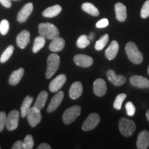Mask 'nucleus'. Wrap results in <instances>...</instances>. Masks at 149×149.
<instances>
[{
    "instance_id": "f257e3e1",
    "label": "nucleus",
    "mask_w": 149,
    "mask_h": 149,
    "mask_svg": "<svg viewBox=\"0 0 149 149\" xmlns=\"http://www.w3.org/2000/svg\"><path fill=\"white\" fill-rule=\"evenodd\" d=\"M38 31L41 36L47 40H53L59 36V31L55 25L51 23H41L38 26Z\"/></svg>"
},
{
    "instance_id": "f03ea898",
    "label": "nucleus",
    "mask_w": 149,
    "mask_h": 149,
    "mask_svg": "<svg viewBox=\"0 0 149 149\" xmlns=\"http://www.w3.org/2000/svg\"><path fill=\"white\" fill-rule=\"evenodd\" d=\"M125 50L126 55L131 62L135 64H139L142 62L143 59H144L143 55L139 51L138 48L135 43L133 42H128L126 45Z\"/></svg>"
},
{
    "instance_id": "7ed1b4c3",
    "label": "nucleus",
    "mask_w": 149,
    "mask_h": 149,
    "mask_svg": "<svg viewBox=\"0 0 149 149\" xmlns=\"http://www.w3.org/2000/svg\"><path fill=\"white\" fill-rule=\"evenodd\" d=\"M60 64L59 56L56 53H52L48 56L47 59V70L46 72V77L50 79L57 72Z\"/></svg>"
},
{
    "instance_id": "20e7f679",
    "label": "nucleus",
    "mask_w": 149,
    "mask_h": 149,
    "mask_svg": "<svg viewBox=\"0 0 149 149\" xmlns=\"http://www.w3.org/2000/svg\"><path fill=\"white\" fill-rule=\"evenodd\" d=\"M119 128L123 135L125 137H130L135 133L136 125L133 121L122 117L119 121Z\"/></svg>"
},
{
    "instance_id": "39448f33",
    "label": "nucleus",
    "mask_w": 149,
    "mask_h": 149,
    "mask_svg": "<svg viewBox=\"0 0 149 149\" xmlns=\"http://www.w3.org/2000/svg\"><path fill=\"white\" fill-rule=\"evenodd\" d=\"M80 113H81V107L79 106L76 105L68 108L63 114V122L65 124H71L79 117Z\"/></svg>"
},
{
    "instance_id": "423d86ee",
    "label": "nucleus",
    "mask_w": 149,
    "mask_h": 149,
    "mask_svg": "<svg viewBox=\"0 0 149 149\" xmlns=\"http://www.w3.org/2000/svg\"><path fill=\"white\" fill-rule=\"evenodd\" d=\"M26 117L30 125L32 127H35L42 120V117L41 114V110L35 107L31 108L29 111L28 112Z\"/></svg>"
},
{
    "instance_id": "0eeeda50",
    "label": "nucleus",
    "mask_w": 149,
    "mask_h": 149,
    "mask_svg": "<svg viewBox=\"0 0 149 149\" xmlns=\"http://www.w3.org/2000/svg\"><path fill=\"white\" fill-rule=\"evenodd\" d=\"M100 122V117L95 113H91L83 123L82 129L84 131H89L94 129Z\"/></svg>"
},
{
    "instance_id": "6e6552de",
    "label": "nucleus",
    "mask_w": 149,
    "mask_h": 149,
    "mask_svg": "<svg viewBox=\"0 0 149 149\" xmlns=\"http://www.w3.org/2000/svg\"><path fill=\"white\" fill-rule=\"evenodd\" d=\"M19 119V113L17 110H13L7 115L6 127L8 130H14L17 128Z\"/></svg>"
},
{
    "instance_id": "1a4fd4ad",
    "label": "nucleus",
    "mask_w": 149,
    "mask_h": 149,
    "mask_svg": "<svg viewBox=\"0 0 149 149\" xmlns=\"http://www.w3.org/2000/svg\"><path fill=\"white\" fill-rule=\"evenodd\" d=\"M66 81V76L64 74H61L57 76L49 84V90L52 93H55L59 91L62 88L65 82Z\"/></svg>"
},
{
    "instance_id": "9d476101",
    "label": "nucleus",
    "mask_w": 149,
    "mask_h": 149,
    "mask_svg": "<svg viewBox=\"0 0 149 149\" xmlns=\"http://www.w3.org/2000/svg\"><path fill=\"white\" fill-rule=\"evenodd\" d=\"M73 60L77 66L82 68H88L92 66L93 64V59L92 57L82 54H79L74 56Z\"/></svg>"
},
{
    "instance_id": "9b49d317",
    "label": "nucleus",
    "mask_w": 149,
    "mask_h": 149,
    "mask_svg": "<svg viewBox=\"0 0 149 149\" xmlns=\"http://www.w3.org/2000/svg\"><path fill=\"white\" fill-rule=\"evenodd\" d=\"M107 91V83L105 80L101 78L97 79L93 83V92L97 97H102L106 94Z\"/></svg>"
},
{
    "instance_id": "f8f14e48",
    "label": "nucleus",
    "mask_w": 149,
    "mask_h": 149,
    "mask_svg": "<svg viewBox=\"0 0 149 149\" xmlns=\"http://www.w3.org/2000/svg\"><path fill=\"white\" fill-rule=\"evenodd\" d=\"M33 10V3H28L20 10L17 15V21L20 23H24L28 19Z\"/></svg>"
},
{
    "instance_id": "ddd939ff",
    "label": "nucleus",
    "mask_w": 149,
    "mask_h": 149,
    "mask_svg": "<svg viewBox=\"0 0 149 149\" xmlns=\"http://www.w3.org/2000/svg\"><path fill=\"white\" fill-rule=\"evenodd\" d=\"M107 76L109 81L116 86H120L124 84L126 81V79L124 76L116 74L115 72L113 70H108L107 72Z\"/></svg>"
},
{
    "instance_id": "4468645a",
    "label": "nucleus",
    "mask_w": 149,
    "mask_h": 149,
    "mask_svg": "<svg viewBox=\"0 0 149 149\" xmlns=\"http://www.w3.org/2000/svg\"><path fill=\"white\" fill-rule=\"evenodd\" d=\"M64 93L62 91H59L52 98L51 102H50L49 105L47 108V112L48 113H53L59 107V106L60 105L61 102H62L63 99H64Z\"/></svg>"
},
{
    "instance_id": "2eb2a0df",
    "label": "nucleus",
    "mask_w": 149,
    "mask_h": 149,
    "mask_svg": "<svg viewBox=\"0 0 149 149\" xmlns=\"http://www.w3.org/2000/svg\"><path fill=\"white\" fill-rule=\"evenodd\" d=\"M130 82L134 86L139 88H149V80L139 75H133L130 78Z\"/></svg>"
},
{
    "instance_id": "dca6fc26",
    "label": "nucleus",
    "mask_w": 149,
    "mask_h": 149,
    "mask_svg": "<svg viewBox=\"0 0 149 149\" xmlns=\"http://www.w3.org/2000/svg\"><path fill=\"white\" fill-rule=\"evenodd\" d=\"M149 146V132L143 130L139 133L137 140V148L138 149H146Z\"/></svg>"
},
{
    "instance_id": "f3484780",
    "label": "nucleus",
    "mask_w": 149,
    "mask_h": 149,
    "mask_svg": "<svg viewBox=\"0 0 149 149\" xmlns=\"http://www.w3.org/2000/svg\"><path fill=\"white\" fill-rule=\"evenodd\" d=\"M30 37L31 35L29 31L26 30H24L21 33H19L16 39V42L17 46L22 49H24L26 47L30 42Z\"/></svg>"
},
{
    "instance_id": "a211bd4d",
    "label": "nucleus",
    "mask_w": 149,
    "mask_h": 149,
    "mask_svg": "<svg viewBox=\"0 0 149 149\" xmlns=\"http://www.w3.org/2000/svg\"><path fill=\"white\" fill-rule=\"evenodd\" d=\"M83 86L80 81H75L71 85L69 89V96L72 100H77L81 95Z\"/></svg>"
},
{
    "instance_id": "6ab92c4d",
    "label": "nucleus",
    "mask_w": 149,
    "mask_h": 149,
    "mask_svg": "<svg viewBox=\"0 0 149 149\" xmlns=\"http://www.w3.org/2000/svg\"><path fill=\"white\" fill-rule=\"evenodd\" d=\"M115 10L116 14V18L119 22H124L127 18L126 8L123 3L118 2L115 5Z\"/></svg>"
},
{
    "instance_id": "aec40b11",
    "label": "nucleus",
    "mask_w": 149,
    "mask_h": 149,
    "mask_svg": "<svg viewBox=\"0 0 149 149\" xmlns=\"http://www.w3.org/2000/svg\"><path fill=\"white\" fill-rule=\"evenodd\" d=\"M119 48H120V46H119L118 42L115 40L113 41L105 51V56L109 60H112L115 58L119 51Z\"/></svg>"
},
{
    "instance_id": "412c9836",
    "label": "nucleus",
    "mask_w": 149,
    "mask_h": 149,
    "mask_svg": "<svg viewBox=\"0 0 149 149\" xmlns=\"http://www.w3.org/2000/svg\"><path fill=\"white\" fill-rule=\"evenodd\" d=\"M65 46V41L61 37H57L52 40L49 45V49L52 52H59L64 49Z\"/></svg>"
},
{
    "instance_id": "4be33fe9",
    "label": "nucleus",
    "mask_w": 149,
    "mask_h": 149,
    "mask_svg": "<svg viewBox=\"0 0 149 149\" xmlns=\"http://www.w3.org/2000/svg\"><path fill=\"white\" fill-rule=\"evenodd\" d=\"M61 10V6L59 5H55L53 6L48 7L46 9V10H44V12L42 13V15L45 17L48 18H52L58 15L60 13Z\"/></svg>"
},
{
    "instance_id": "5701e85b",
    "label": "nucleus",
    "mask_w": 149,
    "mask_h": 149,
    "mask_svg": "<svg viewBox=\"0 0 149 149\" xmlns=\"http://www.w3.org/2000/svg\"><path fill=\"white\" fill-rule=\"evenodd\" d=\"M24 74V69L22 68H20L17 70H15L13 72V73L10 74V77H9V84L12 86H15L18 84L20 80L23 77Z\"/></svg>"
},
{
    "instance_id": "b1692460",
    "label": "nucleus",
    "mask_w": 149,
    "mask_h": 149,
    "mask_svg": "<svg viewBox=\"0 0 149 149\" xmlns=\"http://www.w3.org/2000/svg\"><path fill=\"white\" fill-rule=\"evenodd\" d=\"M48 93L45 91H43L39 94L38 97H37L36 101L35 102L34 107L37 108L38 109L42 110L43 108L45 106L46 102L47 101L48 99Z\"/></svg>"
},
{
    "instance_id": "393cba45",
    "label": "nucleus",
    "mask_w": 149,
    "mask_h": 149,
    "mask_svg": "<svg viewBox=\"0 0 149 149\" xmlns=\"http://www.w3.org/2000/svg\"><path fill=\"white\" fill-rule=\"evenodd\" d=\"M81 8L84 12L94 17H97L100 15V11L93 3L89 2L84 3L81 5Z\"/></svg>"
},
{
    "instance_id": "a878e982",
    "label": "nucleus",
    "mask_w": 149,
    "mask_h": 149,
    "mask_svg": "<svg viewBox=\"0 0 149 149\" xmlns=\"http://www.w3.org/2000/svg\"><path fill=\"white\" fill-rule=\"evenodd\" d=\"M33 98L32 97L27 96L26 97V98L24 99L23 104H22V107H21V115L22 117H26L27 115L28 112L29 111L30 109H31V106L33 103Z\"/></svg>"
},
{
    "instance_id": "bb28decb",
    "label": "nucleus",
    "mask_w": 149,
    "mask_h": 149,
    "mask_svg": "<svg viewBox=\"0 0 149 149\" xmlns=\"http://www.w3.org/2000/svg\"><path fill=\"white\" fill-rule=\"evenodd\" d=\"M46 38L43 36H39L35 38L34 42V45L33 47V52L34 53H38L42 48L45 46Z\"/></svg>"
},
{
    "instance_id": "cd10ccee",
    "label": "nucleus",
    "mask_w": 149,
    "mask_h": 149,
    "mask_svg": "<svg viewBox=\"0 0 149 149\" xmlns=\"http://www.w3.org/2000/svg\"><path fill=\"white\" fill-rule=\"evenodd\" d=\"M109 40V35L105 34L103 35L100 40H97L95 43V48L97 51H102L103 48L105 47V46L107 45L108 42Z\"/></svg>"
},
{
    "instance_id": "c85d7f7f",
    "label": "nucleus",
    "mask_w": 149,
    "mask_h": 149,
    "mask_svg": "<svg viewBox=\"0 0 149 149\" xmlns=\"http://www.w3.org/2000/svg\"><path fill=\"white\" fill-rule=\"evenodd\" d=\"M13 51L14 46L12 45L9 46L2 53V55H1V57H0V62L3 64V63H5L6 61H8L9 58L12 56L13 53Z\"/></svg>"
},
{
    "instance_id": "c756f323",
    "label": "nucleus",
    "mask_w": 149,
    "mask_h": 149,
    "mask_svg": "<svg viewBox=\"0 0 149 149\" xmlns=\"http://www.w3.org/2000/svg\"><path fill=\"white\" fill-rule=\"evenodd\" d=\"M90 40L88 39V37L86 35H82L77 39L76 44H77V47L80 48H84L90 44Z\"/></svg>"
},
{
    "instance_id": "7c9ffc66",
    "label": "nucleus",
    "mask_w": 149,
    "mask_h": 149,
    "mask_svg": "<svg viewBox=\"0 0 149 149\" xmlns=\"http://www.w3.org/2000/svg\"><path fill=\"white\" fill-rule=\"evenodd\" d=\"M126 97V95L125 93H121V94H119L116 97V98H115V102L114 104H113V107L117 110H120L122 109L123 102L124 101Z\"/></svg>"
},
{
    "instance_id": "2f4dec72",
    "label": "nucleus",
    "mask_w": 149,
    "mask_h": 149,
    "mask_svg": "<svg viewBox=\"0 0 149 149\" xmlns=\"http://www.w3.org/2000/svg\"><path fill=\"white\" fill-rule=\"evenodd\" d=\"M24 149H31L34 146V141H33V136L31 135H27L24 138Z\"/></svg>"
},
{
    "instance_id": "473e14b6",
    "label": "nucleus",
    "mask_w": 149,
    "mask_h": 149,
    "mask_svg": "<svg viewBox=\"0 0 149 149\" xmlns=\"http://www.w3.org/2000/svg\"><path fill=\"white\" fill-rule=\"evenodd\" d=\"M10 28V24L8 20L3 19L0 23V33L2 35H5L8 33Z\"/></svg>"
},
{
    "instance_id": "72a5a7b5",
    "label": "nucleus",
    "mask_w": 149,
    "mask_h": 149,
    "mask_svg": "<svg viewBox=\"0 0 149 149\" xmlns=\"http://www.w3.org/2000/svg\"><path fill=\"white\" fill-rule=\"evenodd\" d=\"M140 15L143 19H146L149 17V0H147L143 4L141 9Z\"/></svg>"
},
{
    "instance_id": "f704fd0d",
    "label": "nucleus",
    "mask_w": 149,
    "mask_h": 149,
    "mask_svg": "<svg viewBox=\"0 0 149 149\" xmlns=\"http://www.w3.org/2000/svg\"><path fill=\"white\" fill-rule=\"evenodd\" d=\"M126 109L128 116H133L135 113V107L131 102H128L126 104Z\"/></svg>"
},
{
    "instance_id": "c9c22d12",
    "label": "nucleus",
    "mask_w": 149,
    "mask_h": 149,
    "mask_svg": "<svg viewBox=\"0 0 149 149\" xmlns=\"http://www.w3.org/2000/svg\"><path fill=\"white\" fill-rule=\"evenodd\" d=\"M6 117L5 112H0V133L3 130L6 124Z\"/></svg>"
},
{
    "instance_id": "e433bc0d",
    "label": "nucleus",
    "mask_w": 149,
    "mask_h": 149,
    "mask_svg": "<svg viewBox=\"0 0 149 149\" xmlns=\"http://www.w3.org/2000/svg\"><path fill=\"white\" fill-rule=\"evenodd\" d=\"M109 20H108L107 18H104L97 22V23L96 24V27L98 28V29H103V28L107 27V26L109 25Z\"/></svg>"
},
{
    "instance_id": "4c0bfd02",
    "label": "nucleus",
    "mask_w": 149,
    "mask_h": 149,
    "mask_svg": "<svg viewBox=\"0 0 149 149\" xmlns=\"http://www.w3.org/2000/svg\"><path fill=\"white\" fill-rule=\"evenodd\" d=\"M13 149H24L23 141L18 140L16 142L14 143V144L12 146Z\"/></svg>"
},
{
    "instance_id": "58836bf2",
    "label": "nucleus",
    "mask_w": 149,
    "mask_h": 149,
    "mask_svg": "<svg viewBox=\"0 0 149 149\" xmlns=\"http://www.w3.org/2000/svg\"><path fill=\"white\" fill-rule=\"evenodd\" d=\"M0 3H1V5L7 8H10L11 6H12L11 0H0Z\"/></svg>"
},
{
    "instance_id": "ea45409f",
    "label": "nucleus",
    "mask_w": 149,
    "mask_h": 149,
    "mask_svg": "<svg viewBox=\"0 0 149 149\" xmlns=\"http://www.w3.org/2000/svg\"><path fill=\"white\" fill-rule=\"evenodd\" d=\"M38 149H51V147L49 144H46V143H42L40 146L37 147Z\"/></svg>"
},
{
    "instance_id": "a19ab883",
    "label": "nucleus",
    "mask_w": 149,
    "mask_h": 149,
    "mask_svg": "<svg viewBox=\"0 0 149 149\" xmlns=\"http://www.w3.org/2000/svg\"><path fill=\"white\" fill-rule=\"evenodd\" d=\"M93 35H94V34H93V33H91V34H90V35H89L88 36V39L90 40H93V39H94V37H93Z\"/></svg>"
},
{
    "instance_id": "79ce46f5",
    "label": "nucleus",
    "mask_w": 149,
    "mask_h": 149,
    "mask_svg": "<svg viewBox=\"0 0 149 149\" xmlns=\"http://www.w3.org/2000/svg\"><path fill=\"white\" fill-rule=\"evenodd\" d=\"M146 117H147V120H148V121L149 122V109L146 111Z\"/></svg>"
},
{
    "instance_id": "37998d69",
    "label": "nucleus",
    "mask_w": 149,
    "mask_h": 149,
    "mask_svg": "<svg viewBox=\"0 0 149 149\" xmlns=\"http://www.w3.org/2000/svg\"><path fill=\"white\" fill-rule=\"evenodd\" d=\"M148 74H149V66H148Z\"/></svg>"
},
{
    "instance_id": "c03bdc74",
    "label": "nucleus",
    "mask_w": 149,
    "mask_h": 149,
    "mask_svg": "<svg viewBox=\"0 0 149 149\" xmlns=\"http://www.w3.org/2000/svg\"><path fill=\"white\" fill-rule=\"evenodd\" d=\"M14 1H17V0H14Z\"/></svg>"
},
{
    "instance_id": "a18cd8bd",
    "label": "nucleus",
    "mask_w": 149,
    "mask_h": 149,
    "mask_svg": "<svg viewBox=\"0 0 149 149\" xmlns=\"http://www.w3.org/2000/svg\"><path fill=\"white\" fill-rule=\"evenodd\" d=\"M0 148H1V146H0Z\"/></svg>"
}]
</instances>
